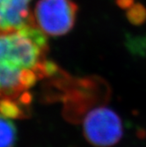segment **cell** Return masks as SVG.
<instances>
[{
    "instance_id": "6da1fadb",
    "label": "cell",
    "mask_w": 146,
    "mask_h": 147,
    "mask_svg": "<svg viewBox=\"0 0 146 147\" xmlns=\"http://www.w3.org/2000/svg\"><path fill=\"white\" fill-rule=\"evenodd\" d=\"M48 78H50L49 85L58 88L57 94L64 102L63 114L71 122H80L91 108L102 106L110 99L109 85L99 77L74 78L59 69Z\"/></svg>"
},
{
    "instance_id": "7a4b0ae2",
    "label": "cell",
    "mask_w": 146,
    "mask_h": 147,
    "mask_svg": "<svg viewBox=\"0 0 146 147\" xmlns=\"http://www.w3.org/2000/svg\"><path fill=\"white\" fill-rule=\"evenodd\" d=\"M77 11L72 0H38L33 11L34 22L46 35L62 36L73 28Z\"/></svg>"
},
{
    "instance_id": "3957f363",
    "label": "cell",
    "mask_w": 146,
    "mask_h": 147,
    "mask_svg": "<svg viewBox=\"0 0 146 147\" xmlns=\"http://www.w3.org/2000/svg\"><path fill=\"white\" fill-rule=\"evenodd\" d=\"M83 132L85 139L96 147H110L121 140L122 120L111 109L98 106L85 116Z\"/></svg>"
},
{
    "instance_id": "277c9868",
    "label": "cell",
    "mask_w": 146,
    "mask_h": 147,
    "mask_svg": "<svg viewBox=\"0 0 146 147\" xmlns=\"http://www.w3.org/2000/svg\"><path fill=\"white\" fill-rule=\"evenodd\" d=\"M42 77L35 71H23L0 65V99L17 97L28 92Z\"/></svg>"
},
{
    "instance_id": "5b68a950",
    "label": "cell",
    "mask_w": 146,
    "mask_h": 147,
    "mask_svg": "<svg viewBox=\"0 0 146 147\" xmlns=\"http://www.w3.org/2000/svg\"><path fill=\"white\" fill-rule=\"evenodd\" d=\"M32 0H0V32H9L34 24Z\"/></svg>"
},
{
    "instance_id": "8992f818",
    "label": "cell",
    "mask_w": 146,
    "mask_h": 147,
    "mask_svg": "<svg viewBox=\"0 0 146 147\" xmlns=\"http://www.w3.org/2000/svg\"><path fill=\"white\" fill-rule=\"evenodd\" d=\"M32 96L28 92L17 97L0 99V114L9 119H25L29 116Z\"/></svg>"
},
{
    "instance_id": "52a82bcc",
    "label": "cell",
    "mask_w": 146,
    "mask_h": 147,
    "mask_svg": "<svg viewBox=\"0 0 146 147\" xmlns=\"http://www.w3.org/2000/svg\"><path fill=\"white\" fill-rule=\"evenodd\" d=\"M18 132L15 124L9 118L0 114V147H14Z\"/></svg>"
},
{
    "instance_id": "ba28073f",
    "label": "cell",
    "mask_w": 146,
    "mask_h": 147,
    "mask_svg": "<svg viewBox=\"0 0 146 147\" xmlns=\"http://www.w3.org/2000/svg\"><path fill=\"white\" fill-rule=\"evenodd\" d=\"M127 19L129 21L136 26L143 24L146 21V7L142 4H133L127 9Z\"/></svg>"
},
{
    "instance_id": "9c48e42d",
    "label": "cell",
    "mask_w": 146,
    "mask_h": 147,
    "mask_svg": "<svg viewBox=\"0 0 146 147\" xmlns=\"http://www.w3.org/2000/svg\"><path fill=\"white\" fill-rule=\"evenodd\" d=\"M116 3L119 7L122 9H129L131 5H133L134 0H116Z\"/></svg>"
}]
</instances>
